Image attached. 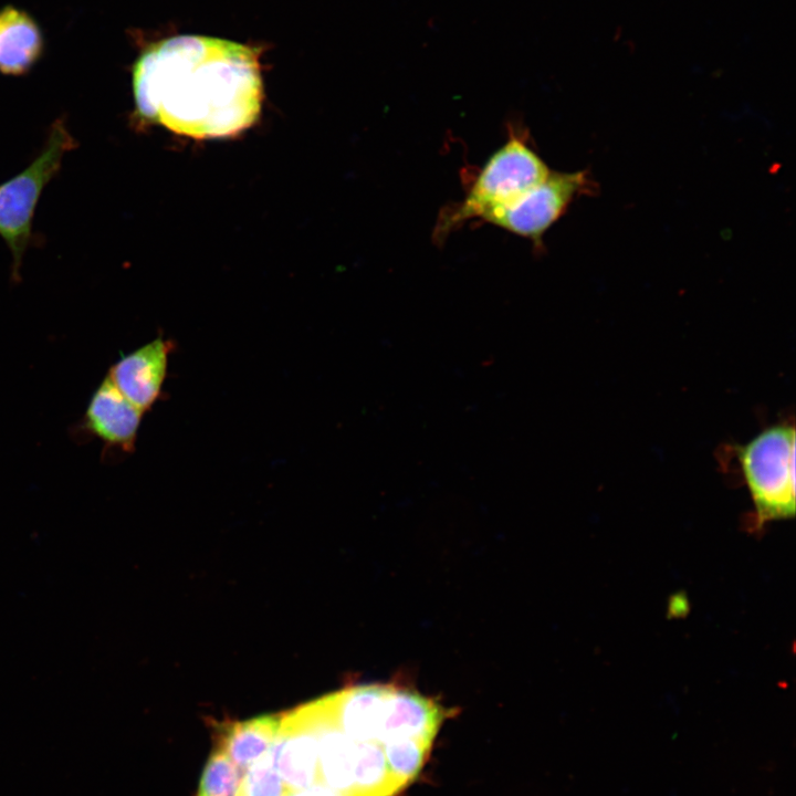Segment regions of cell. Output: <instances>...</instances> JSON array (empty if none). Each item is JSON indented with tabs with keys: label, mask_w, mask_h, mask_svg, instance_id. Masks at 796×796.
<instances>
[{
	"label": "cell",
	"mask_w": 796,
	"mask_h": 796,
	"mask_svg": "<svg viewBox=\"0 0 796 796\" xmlns=\"http://www.w3.org/2000/svg\"><path fill=\"white\" fill-rule=\"evenodd\" d=\"M139 117L198 139L250 127L263 100L259 53L203 35H178L150 45L133 67Z\"/></svg>",
	"instance_id": "6da1fadb"
},
{
	"label": "cell",
	"mask_w": 796,
	"mask_h": 796,
	"mask_svg": "<svg viewBox=\"0 0 796 796\" xmlns=\"http://www.w3.org/2000/svg\"><path fill=\"white\" fill-rule=\"evenodd\" d=\"M551 169L531 146L528 133L510 124L507 138L467 180L458 202L442 208L433 227V240L442 243L452 232L509 206L544 180Z\"/></svg>",
	"instance_id": "7a4b0ae2"
},
{
	"label": "cell",
	"mask_w": 796,
	"mask_h": 796,
	"mask_svg": "<svg viewBox=\"0 0 796 796\" xmlns=\"http://www.w3.org/2000/svg\"><path fill=\"white\" fill-rule=\"evenodd\" d=\"M754 505V524L794 516L795 428L777 423L744 444L731 446Z\"/></svg>",
	"instance_id": "3957f363"
},
{
	"label": "cell",
	"mask_w": 796,
	"mask_h": 796,
	"mask_svg": "<svg viewBox=\"0 0 796 796\" xmlns=\"http://www.w3.org/2000/svg\"><path fill=\"white\" fill-rule=\"evenodd\" d=\"M77 146L64 117L51 125L45 144L33 161L0 184V237L12 254L18 280L23 254L32 240L34 211L44 187L59 172L64 155Z\"/></svg>",
	"instance_id": "277c9868"
},
{
	"label": "cell",
	"mask_w": 796,
	"mask_h": 796,
	"mask_svg": "<svg viewBox=\"0 0 796 796\" xmlns=\"http://www.w3.org/2000/svg\"><path fill=\"white\" fill-rule=\"evenodd\" d=\"M590 187L586 171L551 170L544 180L509 206L492 211L481 222L527 239L541 250L545 232L566 212L575 198Z\"/></svg>",
	"instance_id": "5b68a950"
},
{
	"label": "cell",
	"mask_w": 796,
	"mask_h": 796,
	"mask_svg": "<svg viewBox=\"0 0 796 796\" xmlns=\"http://www.w3.org/2000/svg\"><path fill=\"white\" fill-rule=\"evenodd\" d=\"M143 413L106 376L92 394L78 431L97 439L105 449L130 453L135 450Z\"/></svg>",
	"instance_id": "8992f818"
},
{
	"label": "cell",
	"mask_w": 796,
	"mask_h": 796,
	"mask_svg": "<svg viewBox=\"0 0 796 796\" xmlns=\"http://www.w3.org/2000/svg\"><path fill=\"white\" fill-rule=\"evenodd\" d=\"M174 343L161 336L122 356L107 376L134 406L148 411L159 399Z\"/></svg>",
	"instance_id": "52a82bcc"
},
{
	"label": "cell",
	"mask_w": 796,
	"mask_h": 796,
	"mask_svg": "<svg viewBox=\"0 0 796 796\" xmlns=\"http://www.w3.org/2000/svg\"><path fill=\"white\" fill-rule=\"evenodd\" d=\"M43 48L42 32L27 12L12 7L0 10V73L25 74L40 60Z\"/></svg>",
	"instance_id": "ba28073f"
},
{
	"label": "cell",
	"mask_w": 796,
	"mask_h": 796,
	"mask_svg": "<svg viewBox=\"0 0 796 796\" xmlns=\"http://www.w3.org/2000/svg\"><path fill=\"white\" fill-rule=\"evenodd\" d=\"M280 725L279 714L223 723L218 727L217 748L221 750L242 774L271 748Z\"/></svg>",
	"instance_id": "9c48e42d"
},
{
	"label": "cell",
	"mask_w": 796,
	"mask_h": 796,
	"mask_svg": "<svg viewBox=\"0 0 796 796\" xmlns=\"http://www.w3.org/2000/svg\"><path fill=\"white\" fill-rule=\"evenodd\" d=\"M241 775L229 757L216 747L207 761L196 796H237Z\"/></svg>",
	"instance_id": "30bf717a"
},
{
	"label": "cell",
	"mask_w": 796,
	"mask_h": 796,
	"mask_svg": "<svg viewBox=\"0 0 796 796\" xmlns=\"http://www.w3.org/2000/svg\"><path fill=\"white\" fill-rule=\"evenodd\" d=\"M237 796H284L270 750L242 773Z\"/></svg>",
	"instance_id": "8fae6325"
}]
</instances>
